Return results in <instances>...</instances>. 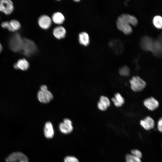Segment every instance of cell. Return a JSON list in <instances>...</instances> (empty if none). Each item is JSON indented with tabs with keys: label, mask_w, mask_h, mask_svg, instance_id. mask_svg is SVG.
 I'll return each instance as SVG.
<instances>
[{
	"label": "cell",
	"mask_w": 162,
	"mask_h": 162,
	"mask_svg": "<svg viewBox=\"0 0 162 162\" xmlns=\"http://www.w3.org/2000/svg\"><path fill=\"white\" fill-rule=\"evenodd\" d=\"M138 20L135 17L126 14L120 15L116 21V25L118 29L126 35L132 32L131 25L136 26Z\"/></svg>",
	"instance_id": "1"
},
{
	"label": "cell",
	"mask_w": 162,
	"mask_h": 162,
	"mask_svg": "<svg viewBox=\"0 0 162 162\" xmlns=\"http://www.w3.org/2000/svg\"><path fill=\"white\" fill-rule=\"evenodd\" d=\"M23 42V39L18 33L13 34L10 38L9 41V46L10 49L15 52L21 51Z\"/></svg>",
	"instance_id": "2"
},
{
	"label": "cell",
	"mask_w": 162,
	"mask_h": 162,
	"mask_svg": "<svg viewBox=\"0 0 162 162\" xmlns=\"http://www.w3.org/2000/svg\"><path fill=\"white\" fill-rule=\"evenodd\" d=\"M129 81L130 84V88L135 92H141L146 86V82L138 76H133Z\"/></svg>",
	"instance_id": "3"
},
{
	"label": "cell",
	"mask_w": 162,
	"mask_h": 162,
	"mask_svg": "<svg viewBox=\"0 0 162 162\" xmlns=\"http://www.w3.org/2000/svg\"><path fill=\"white\" fill-rule=\"evenodd\" d=\"M36 49V46L33 41L26 38L23 39L21 51L24 55H31L34 52Z\"/></svg>",
	"instance_id": "4"
},
{
	"label": "cell",
	"mask_w": 162,
	"mask_h": 162,
	"mask_svg": "<svg viewBox=\"0 0 162 162\" xmlns=\"http://www.w3.org/2000/svg\"><path fill=\"white\" fill-rule=\"evenodd\" d=\"M14 10L13 2L10 0H1L0 1V11L5 14H11Z\"/></svg>",
	"instance_id": "5"
},
{
	"label": "cell",
	"mask_w": 162,
	"mask_h": 162,
	"mask_svg": "<svg viewBox=\"0 0 162 162\" xmlns=\"http://www.w3.org/2000/svg\"><path fill=\"white\" fill-rule=\"evenodd\" d=\"M154 40L147 36H143L140 41L141 47L145 50L152 52L153 49Z\"/></svg>",
	"instance_id": "6"
},
{
	"label": "cell",
	"mask_w": 162,
	"mask_h": 162,
	"mask_svg": "<svg viewBox=\"0 0 162 162\" xmlns=\"http://www.w3.org/2000/svg\"><path fill=\"white\" fill-rule=\"evenodd\" d=\"M152 52L154 55L162 57V34L159 35L157 39L154 40Z\"/></svg>",
	"instance_id": "7"
},
{
	"label": "cell",
	"mask_w": 162,
	"mask_h": 162,
	"mask_svg": "<svg viewBox=\"0 0 162 162\" xmlns=\"http://www.w3.org/2000/svg\"><path fill=\"white\" fill-rule=\"evenodd\" d=\"M38 22L39 26L41 29L47 30L51 26L52 20L51 18L48 15H42L38 18Z\"/></svg>",
	"instance_id": "8"
},
{
	"label": "cell",
	"mask_w": 162,
	"mask_h": 162,
	"mask_svg": "<svg viewBox=\"0 0 162 162\" xmlns=\"http://www.w3.org/2000/svg\"><path fill=\"white\" fill-rule=\"evenodd\" d=\"M37 96L39 101L43 103H48L53 98L52 94L47 89L44 91L39 90Z\"/></svg>",
	"instance_id": "9"
},
{
	"label": "cell",
	"mask_w": 162,
	"mask_h": 162,
	"mask_svg": "<svg viewBox=\"0 0 162 162\" xmlns=\"http://www.w3.org/2000/svg\"><path fill=\"white\" fill-rule=\"evenodd\" d=\"M140 125L145 130L149 131L153 129L155 126L154 119L149 116H147L140 122Z\"/></svg>",
	"instance_id": "10"
},
{
	"label": "cell",
	"mask_w": 162,
	"mask_h": 162,
	"mask_svg": "<svg viewBox=\"0 0 162 162\" xmlns=\"http://www.w3.org/2000/svg\"><path fill=\"white\" fill-rule=\"evenodd\" d=\"M145 106L150 111H154L159 106V103L154 97H151L145 99L143 101Z\"/></svg>",
	"instance_id": "11"
},
{
	"label": "cell",
	"mask_w": 162,
	"mask_h": 162,
	"mask_svg": "<svg viewBox=\"0 0 162 162\" xmlns=\"http://www.w3.org/2000/svg\"><path fill=\"white\" fill-rule=\"evenodd\" d=\"M22 153L20 152H15L9 154L5 158L6 162H18L27 158Z\"/></svg>",
	"instance_id": "12"
},
{
	"label": "cell",
	"mask_w": 162,
	"mask_h": 162,
	"mask_svg": "<svg viewBox=\"0 0 162 162\" xmlns=\"http://www.w3.org/2000/svg\"><path fill=\"white\" fill-rule=\"evenodd\" d=\"M59 129L62 132L68 134L71 132L73 130V127L71 121L69 119L65 118L63 122L59 125Z\"/></svg>",
	"instance_id": "13"
},
{
	"label": "cell",
	"mask_w": 162,
	"mask_h": 162,
	"mask_svg": "<svg viewBox=\"0 0 162 162\" xmlns=\"http://www.w3.org/2000/svg\"><path fill=\"white\" fill-rule=\"evenodd\" d=\"M52 34L58 40H61L65 38L66 35V30L63 26H58L53 28Z\"/></svg>",
	"instance_id": "14"
},
{
	"label": "cell",
	"mask_w": 162,
	"mask_h": 162,
	"mask_svg": "<svg viewBox=\"0 0 162 162\" xmlns=\"http://www.w3.org/2000/svg\"><path fill=\"white\" fill-rule=\"evenodd\" d=\"M110 102L109 99L106 96H101L98 103V107L100 110H106L110 106Z\"/></svg>",
	"instance_id": "15"
},
{
	"label": "cell",
	"mask_w": 162,
	"mask_h": 162,
	"mask_svg": "<svg viewBox=\"0 0 162 162\" xmlns=\"http://www.w3.org/2000/svg\"><path fill=\"white\" fill-rule=\"evenodd\" d=\"M51 19L53 22L57 25H62L65 21V17L61 12H56L52 14Z\"/></svg>",
	"instance_id": "16"
},
{
	"label": "cell",
	"mask_w": 162,
	"mask_h": 162,
	"mask_svg": "<svg viewBox=\"0 0 162 162\" xmlns=\"http://www.w3.org/2000/svg\"><path fill=\"white\" fill-rule=\"evenodd\" d=\"M109 45L117 53H119L122 51L123 45L120 41L113 40L110 42Z\"/></svg>",
	"instance_id": "17"
},
{
	"label": "cell",
	"mask_w": 162,
	"mask_h": 162,
	"mask_svg": "<svg viewBox=\"0 0 162 162\" xmlns=\"http://www.w3.org/2000/svg\"><path fill=\"white\" fill-rule=\"evenodd\" d=\"M78 39L79 43L81 45L87 46L89 44V36L86 32H83L79 33L78 36Z\"/></svg>",
	"instance_id": "18"
},
{
	"label": "cell",
	"mask_w": 162,
	"mask_h": 162,
	"mask_svg": "<svg viewBox=\"0 0 162 162\" xmlns=\"http://www.w3.org/2000/svg\"><path fill=\"white\" fill-rule=\"evenodd\" d=\"M44 133L45 137L48 139L52 138L54 135V131L52 123L47 122L45 123L44 128Z\"/></svg>",
	"instance_id": "19"
},
{
	"label": "cell",
	"mask_w": 162,
	"mask_h": 162,
	"mask_svg": "<svg viewBox=\"0 0 162 162\" xmlns=\"http://www.w3.org/2000/svg\"><path fill=\"white\" fill-rule=\"evenodd\" d=\"M14 67L16 69H20L23 70H26L29 67L28 62L25 58L19 60L17 62L14 64Z\"/></svg>",
	"instance_id": "20"
},
{
	"label": "cell",
	"mask_w": 162,
	"mask_h": 162,
	"mask_svg": "<svg viewBox=\"0 0 162 162\" xmlns=\"http://www.w3.org/2000/svg\"><path fill=\"white\" fill-rule=\"evenodd\" d=\"M111 100L114 105L117 107H121L125 102L124 98L118 92L115 94V97L112 98Z\"/></svg>",
	"instance_id": "21"
},
{
	"label": "cell",
	"mask_w": 162,
	"mask_h": 162,
	"mask_svg": "<svg viewBox=\"0 0 162 162\" xmlns=\"http://www.w3.org/2000/svg\"><path fill=\"white\" fill-rule=\"evenodd\" d=\"M9 22L10 32H15L20 29L21 25L20 22L16 20H12Z\"/></svg>",
	"instance_id": "22"
},
{
	"label": "cell",
	"mask_w": 162,
	"mask_h": 162,
	"mask_svg": "<svg viewBox=\"0 0 162 162\" xmlns=\"http://www.w3.org/2000/svg\"><path fill=\"white\" fill-rule=\"evenodd\" d=\"M154 26L158 29H162V17L159 15L154 16L152 20Z\"/></svg>",
	"instance_id": "23"
},
{
	"label": "cell",
	"mask_w": 162,
	"mask_h": 162,
	"mask_svg": "<svg viewBox=\"0 0 162 162\" xmlns=\"http://www.w3.org/2000/svg\"><path fill=\"white\" fill-rule=\"evenodd\" d=\"M125 162H142L141 159L138 158L131 154H127L125 156Z\"/></svg>",
	"instance_id": "24"
},
{
	"label": "cell",
	"mask_w": 162,
	"mask_h": 162,
	"mask_svg": "<svg viewBox=\"0 0 162 162\" xmlns=\"http://www.w3.org/2000/svg\"><path fill=\"white\" fill-rule=\"evenodd\" d=\"M119 73L122 76H128L130 74V69L128 67L124 65L120 68L119 70Z\"/></svg>",
	"instance_id": "25"
},
{
	"label": "cell",
	"mask_w": 162,
	"mask_h": 162,
	"mask_svg": "<svg viewBox=\"0 0 162 162\" xmlns=\"http://www.w3.org/2000/svg\"><path fill=\"white\" fill-rule=\"evenodd\" d=\"M131 154L135 157L141 159L142 157V154L141 152L137 149H133L131 150Z\"/></svg>",
	"instance_id": "26"
},
{
	"label": "cell",
	"mask_w": 162,
	"mask_h": 162,
	"mask_svg": "<svg viewBox=\"0 0 162 162\" xmlns=\"http://www.w3.org/2000/svg\"><path fill=\"white\" fill-rule=\"evenodd\" d=\"M64 162H79V160L73 156L66 157L64 159Z\"/></svg>",
	"instance_id": "27"
},
{
	"label": "cell",
	"mask_w": 162,
	"mask_h": 162,
	"mask_svg": "<svg viewBox=\"0 0 162 162\" xmlns=\"http://www.w3.org/2000/svg\"><path fill=\"white\" fill-rule=\"evenodd\" d=\"M157 128L158 131L162 133V116L160 117L158 121Z\"/></svg>",
	"instance_id": "28"
},
{
	"label": "cell",
	"mask_w": 162,
	"mask_h": 162,
	"mask_svg": "<svg viewBox=\"0 0 162 162\" xmlns=\"http://www.w3.org/2000/svg\"><path fill=\"white\" fill-rule=\"evenodd\" d=\"M2 28L7 29L9 31L10 29L9 22L8 21H4L2 22L1 24Z\"/></svg>",
	"instance_id": "29"
},
{
	"label": "cell",
	"mask_w": 162,
	"mask_h": 162,
	"mask_svg": "<svg viewBox=\"0 0 162 162\" xmlns=\"http://www.w3.org/2000/svg\"><path fill=\"white\" fill-rule=\"evenodd\" d=\"M18 162H28V158H27L25 159L20 160L19 161H18Z\"/></svg>",
	"instance_id": "30"
},
{
	"label": "cell",
	"mask_w": 162,
	"mask_h": 162,
	"mask_svg": "<svg viewBox=\"0 0 162 162\" xmlns=\"http://www.w3.org/2000/svg\"><path fill=\"white\" fill-rule=\"evenodd\" d=\"M2 50V46L1 44L0 43V53L1 52Z\"/></svg>",
	"instance_id": "31"
},
{
	"label": "cell",
	"mask_w": 162,
	"mask_h": 162,
	"mask_svg": "<svg viewBox=\"0 0 162 162\" xmlns=\"http://www.w3.org/2000/svg\"><path fill=\"white\" fill-rule=\"evenodd\" d=\"M161 146H162V144H161Z\"/></svg>",
	"instance_id": "32"
}]
</instances>
